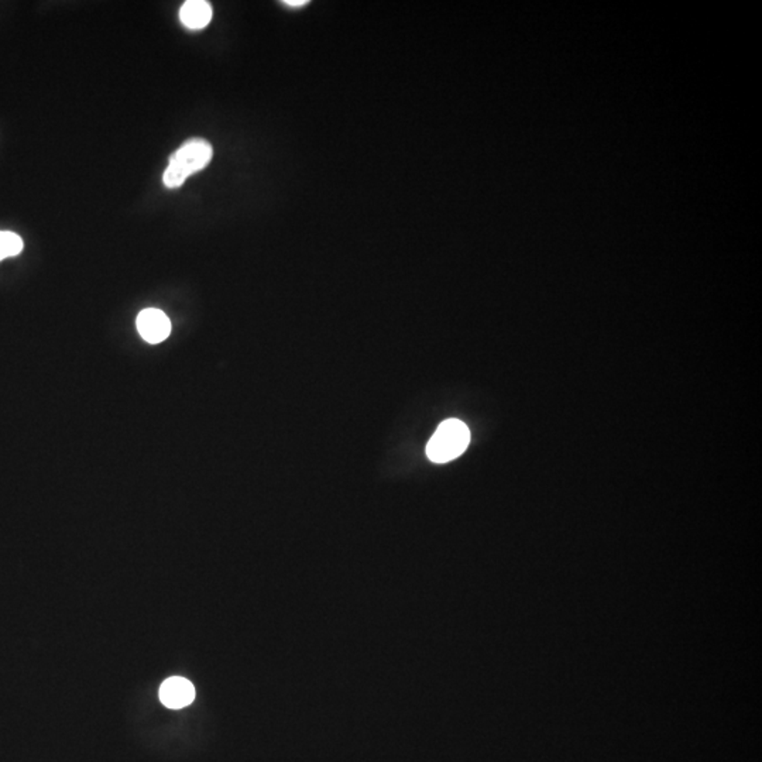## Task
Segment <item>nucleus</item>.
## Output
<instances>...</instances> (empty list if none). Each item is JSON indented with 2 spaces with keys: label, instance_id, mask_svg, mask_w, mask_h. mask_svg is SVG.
<instances>
[{
  "label": "nucleus",
  "instance_id": "nucleus-1",
  "mask_svg": "<svg viewBox=\"0 0 762 762\" xmlns=\"http://www.w3.org/2000/svg\"><path fill=\"white\" fill-rule=\"evenodd\" d=\"M214 150L206 140L192 139L172 153L162 182L170 189L180 188L194 172L201 171L211 162Z\"/></svg>",
  "mask_w": 762,
  "mask_h": 762
},
{
  "label": "nucleus",
  "instance_id": "nucleus-2",
  "mask_svg": "<svg viewBox=\"0 0 762 762\" xmlns=\"http://www.w3.org/2000/svg\"><path fill=\"white\" fill-rule=\"evenodd\" d=\"M470 442L468 426L459 419H448L441 424L429 439L426 455L435 463L451 462L462 455Z\"/></svg>",
  "mask_w": 762,
  "mask_h": 762
},
{
  "label": "nucleus",
  "instance_id": "nucleus-7",
  "mask_svg": "<svg viewBox=\"0 0 762 762\" xmlns=\"http://www.w3.org/2000/svg\"><path fill=\"white\" fill-rule=\"evenodd\" d=\"M308 4L307 0H287V2H285V4H287V6H290V7L305 6V4Z\"/></svg>",
  "mask_w": 762,
  "mask_h": 762
},
{
  "label": "nucleus",
  "instance_id": "nucleus-4",
  "mask_svg": "<svg viewBox=\"0 0 762 762\" xmlns=\"http://www.w3.org/2000/svg\"><path fill=\"white\" fill-rule=\"evenodd\" d=\"M195 697V689L189 680L174 677L165 680L160 689V699L170 709H182L191 705Z\"/></svg>",
  "mask_w": 762,
  "mask_h": 762
},
{
  "label": "nucleus",
  "instance_id": "nucleus-5",
  "mask_svg": "<svg viewBox=\"0 0 762 762\" xmlns=\"http://www.w3.org/2000/svg\"><path fill=\"white\" fill-rule=\"evenodd\" d=\"M180 19L191 31H201L212 21V6L205 0H188L182 4Z\"/></svg>",
  "mask_w": 762,
  "mask_h": 762
},
{
  "label": "nucleus",
  "instance_id": "nucleus-6",
  "mask_svg": "<svg viewBox=\"0 0 762 762\" xmlns=\"http://www.w3.org/2000/svg\"><path fill=\"white\" fill-rule=\"evenodd\" d=\"M23 250V241L13 232L0 231V261L14 258Z\"/></svg>",
  "mask_w": 762,
  "mask_h": 762
},
{
  "label": "nucleus",
  "instance_id": "nucleus-3",
  "mask_svg": "<svg viewBox=\"0 0 762 762\" xmlns=\"http://www.w3.org/2000/svg\"><path fill=\"white\" fill-rule=\"evenodd\" d=\"M137 330L147 344H162L170 337L171 322L162 311L149 308L137 317Z\"/></svg>",
  "mask_w": 762,
  "mask_h": 762
}]
</instances>
